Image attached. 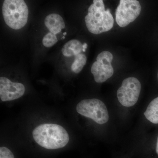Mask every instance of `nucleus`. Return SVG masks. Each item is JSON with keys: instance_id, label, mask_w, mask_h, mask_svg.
I'll return each mask as SVG.
<instances>
[{"instance_id": "nucleus-1", "label": "nucleus", "mask_w": 158, "mask_h": 158, "mask_svg": "<svg viewBox=\"0 0 158 158\" xmlns=\"http://www.w3.org/2000/svg\"><path fill=\"white\" fill-rule=\"evenodd\" d=\"M33 136L37 144L48 149L62 148L69 141V136L65 129L52 123L40 125L33 131Z\"/></svg>"}, {"instance_id": "nucleus-2", "label": "nucleus", "mask_w": 158, "mask_h": 158, "mask_svg": "<svg viewBox=\"0 0 158 158\" xmlns=\"http://www.w3.org/2000/svg\"><path fill=\"white\" fill-rule=\"evenodd\" d=\"M85 23L88 31L93 34L107 32L113 28L114 19L109 9L105 10L102 0H94L85 17Z\"/></svg>"}, {"instance_id": "nucleus-3", "label": "nucleus", "mask_w": 158, "mask_h": 158, "mask_svg": "<svg viewBox=\"0 0 158 158\" xmlns=\"http://www.w3.org/2000/svg\"><path fill=\"white\" fill-rule=\"evenodd\" d=\"M2 14L7 25L14 30H19L27 22L28 8L23 0H6L3 4Z\"/></svg>"}, {"instance_id": "nucleus-4", "label": "nucleus", "mask_w": 158, "mask_h": 158, "mask_svg": "<svg viewBox=\"0 0 158 158\" xmlns=\"http://www.w3.org/2000/svg\"><path fill=\"white\" fill-rule=\"evenodd\" d=\"M76 109L79 114L93 119L99 124H105L109 120V113L106 106L98 99L83 100L77 105Z\"/></svg>"}, {"instance_id": "nucleus-5", "label": "nucleus", "mask_w": 158, "mask_h": 158, "mask_svg": "<svg viewBox=\"0 0 158 158\" xmlns=\"http://www.w3.org/2000/svg\"><path fill=\"white\" fill-rule=\"evenodd\" d=\"M141 90V84L134 77L124 79L117 91L118 102L122 106L130 107L138 102Z\"/></svg>"}, {"instance_id": "nucleus-6", "label": "nucleus", "mask_w": 158, "mask_h": 158, "mask_svg": "<svg viewBox=\"0 0 158 158\" xmlns=\"http://www.w3.org/2000/svg\"><path fill=\"white\" fill-rule=\"evenodd\" d=\"M141 7L136 0H120L116 8V21L121 27H124L133 22L140 15Z\"/></svg>"}, {"instance_id": "nucleus-7", "label": "nucleus", "mask_w": 158, "mask_h": 158, "mask_svg": "<svg viewBox=\"0 0 158 158\" xmlns=\"http://www.w3.org/2000/svg\"><path fill=\"white\" fill-rule=\"evenodd\" d=\"M113 55L108 51H103L98 56L90 69L97 83H103L113 75Z\"/></svg>"}, {"instance_id": "nucleus-8", "label": "nucleus", "mask_w": 158, "mask_h": 158, "mask_svg": "<svg viewBox=\"0 0 158 158\" xmlns=\"http://www.w3.org/2000/svg\"><path fill=\"white\" fill-rule=\"evenodd\" d=\"M25 91L21 83L11 82L5 77L0 78V98L3 102L14 100L21 97Z\"/></svg>"}, {"instance_id": "nucleus-9", "label": "nucleus", "mask_w": 158, "mask_h": 158, "mask_svg": "<svg viewBox=\"0 0 158 158\" xmlns=\"http://www.w3.org/2000/svg\"><path fill=\"white\" fill-rule=\"evenodd\" d=\"M44 24L51 33L55 35L65 28L64 20L59 15L52 13L48 15L44 20Z\"/></svg>"}, {"instance_id": "nucleus-10", "label": "nucleus", "mask_w": 158, "mask_h": 158, "mask_svg": "<svg viewBox=\"0 0 158 158\" xmlns=\"http://www.w3.org/2000/svg\"><path fill=\"white\" fill-rule=\"evenodd\" d=\"M83 44L77 40H72L63 47L62 53L65 57L77 56L83 52Z\"/></svg>"}, {"instance_id": "nucleus-11", "label": "nucleus", "mask_w": 158, "mask_h": 158, "mask_svg": "<svg viewBox=\"0 0 158 158\" xmlns=\"http://www.w3.org/2000/svg\"><path fill=\"white\" fill-rule=\"evenodd\" d=\"M144 114L148 121L158 124V97L150 103Z\"/></svg>"}, {"instance_id": "nucleus-12", "label": "nucleus", "mask_w": 158, "mask_h": 158, "mask_svg": "<svg viewBox=\"0 0 158 158\" xmlns=\"http://www.w3.org/2000/svg\"><path fill=\"white\" fill-rule=\"evenodd\" d=\"M87 62V57L83 54H80L76 56L74 61L71 65V70L75 73L81 72L86 65Z\"/></svg>"}, {"instance_id": "nucleus-13", "label": "nucleus", "mask_w": 158, "mask_h": 158, "mask_svg": "<svg viewBox=\"0 0 158 158\" xmlns=\"http://www.w3.org/2000/svg\"><path fill=\"white\" fill-rule=\"evenodd\" d=\"M58 42L56 35L51 32L46 34L43 38V44L47 48H50L55 45Z\"/></svg>"}, {"instance_id": "nucleus-14", "label": "nucleus", "mask_w": 158, "mask_h": 158, "mask_svg": "<svg viewBox=\"0 0 158 158\" xmlns=\"http://www.w3.org/2000/svg\"><path fill=\"white\" fill-rule=\"evenodd\" d=\"M0 158H15L14 155L7 148L1 147L0 148Z\"/></svg>"}, {"instance_id": "nucleus-15", "label": "nucleus", "mask_w": 158, "mask_h": 158, "mask_svg": "<svg viewBox=\"0 0 158 158\" xmlns=\"http://www.w3.org/2000/svg\"><path fill=\"white\" fill-rule=\"evenodd\" d=\"M87 47H88V44H87L85 43L83 44V52H85V51H86V49L87 48Z\"/></svg>"}, {"instance_id": "nucleus-16", "label": "nucleus", "mask_w": 158, "mask_h": 158, "mask_svg": "<svg viewBox=\"0 0 158 158\" xmlns=\"http://www.w3.org/2000/svg\"><path fill=\"white\" fill-rule=\"evenodd\" d=\"M156 152L158 155V137L157 138V141L156 147Z\"/></svg>"}, {"instance_id": "nucleus-17", "label": "nucleus", "mask_w": 158, "mask_h": 158, "mask_svg": "<svg viewBox=\"0 0 158 158\" xmlns=\"http://www.w3.org/2000/svg\"><path fill=\"white\" fill-rule=\"evenodd\" d=\"M63 35H64V36H65V35H66V32H65V33H64V34H63Z\"/></svg>"}, {"instance_id": "nucleus-18", "label": "nucleus", "mask_w": 158, "mask_h": 158, "mask_svg": "<svg viewBox=\"0 0 158 158\" xmlns=\"http://www.w3.org/2000/svg\"><path fill=\"white\" fill-rule=\"evenodd\" d=\"M157 77H158V72Z\"/></svg>"}]
</instances>
